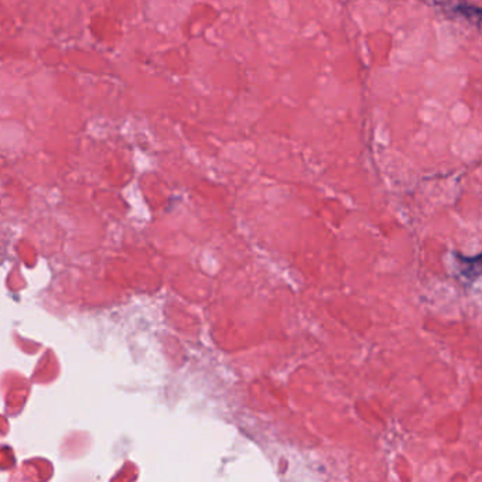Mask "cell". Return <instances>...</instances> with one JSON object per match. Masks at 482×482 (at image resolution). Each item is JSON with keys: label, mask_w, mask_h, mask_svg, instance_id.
<instances>
[{"label": "cell", "mask_w": 482, "mask_h": 482, "mask_svg": "<svg viewBox=\"0 0 482 482\" xmlns=\"http://www.w3.org/2000/svg\"><path fill=\"white\" fill-rule=\"evenodd\" d=\"M430 3L451 19H464L474 24L479 23V9L467 3V0H430Z\"/></svg>", "instance_id": "6da1fadb"}]
</instances>
